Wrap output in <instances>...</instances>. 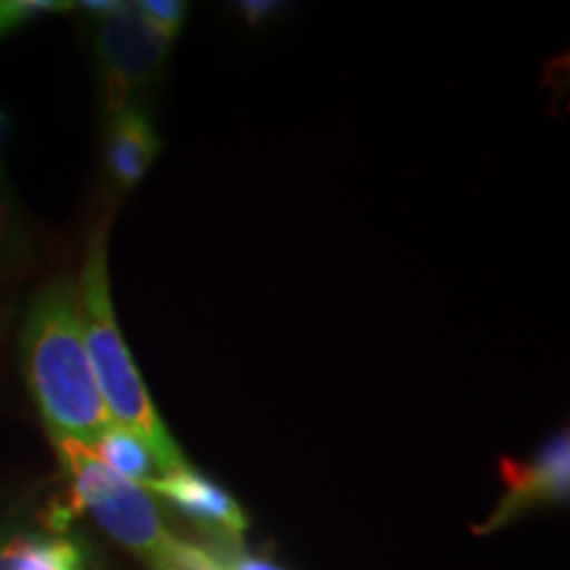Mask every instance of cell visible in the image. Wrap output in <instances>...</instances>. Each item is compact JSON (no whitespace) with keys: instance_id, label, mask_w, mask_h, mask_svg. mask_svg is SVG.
<instances>
[{"instance_id":"obj_9","label":"cell","mask_w":570,"mask_h":570,"mask_svg":"<svg viewBox=\"0 0 570 570\" xmlns=\"http://www.w3.org/2000/svg\"><path fill=\"white\" fill-rule=\"evenodd\" d=\"M35 238L24 206L13 194L0 164V294L11 291L32 267Z\"/></svg>"},{"instance_id":"obj_7","label":"cell","mask_w":570,"mask_h":570,"mask_svg":"<svg viewBox=\"0 0 570 570\" xmlns=\"http://www.w3.org/2000/svg\"><path fill=\"white\" fill-rule=\"evenodd\" d=\"M159 154L161 138L148 106L135 101L122 111L106 117L104 167L114 196L122 198L138 188Z\"/></svg>"},{"instance_id":"obj_4","label":"cell","mask_w":570,"mask_h":570,"mask_svg":"<svg viewBox=\"0 0 570 570\" xmlns=\"http://www.w3.org/2000/svg\"><path fill=\"white\" fill-rule=\"evenodd\" d=\"M92 32L104 117H111L135 104L140 90L159 82L173 40L156 32L135 3H122L119 11L96 19Z\"/></svg>"},{"instance_id":"obj_1","label":"cell","mask_w":570,"mask_h":570,"mask_svg":"<svg viewBox=\"0 0 570 570\" xmlns=\"http://www.w3.org/2000/svg\"><path fill=\"white\" fill-rule=\"evenodd\" d=\"M21 373L53 444L90 446L111 425L82 336L75 277L40 285L24 309L19 333Z\"/></svg>"},{"instance_id":"obj_14","label":"cell","mask_w":570,"mask_h":570,"mask_svg":"<svg viewBox=\"0 0 570 570\" xmlns=\"http://www.w3.org/2000/svg\"><path fill=\"white\" fill-rule=\"evenodd\" d=\"M240 13H244V19L248 21V27H259L265 24V21L273 17L283 9L281 3H262V0H246V3L238 6Z\"/></svg>"},{"instance_id":"obj_6","label":"cell","mask_w":570,"mask_h":570,"mask_svg":"<svg viewBox=\"0 0 570 570\" xmlns=\"http://www.w3.org/2000/svg\"><path fill=\"white\" fill-rule=\"evenodd\" d=\"M148 494L161 497L164 502L173 504L183 518L196 523L204 533H209L214 544L240 547V539L248 529V518L244 508L235 502L230 491L217 487L212 479L185 465L175 473L161 475V479L142 483Z\"/></svg>"},{"instance_id":"obj_5","label":"cell","mask_w":570,"mask_h":570,"mask_svg":"<svg viewBox=\"0 0 570 570\" xmlns=\"http://www.w3.org/2000/svg\"><path fill=\"white\" fill-rule=\"evenodd\" d=\"M504 497L494 512L475 525V533H491L515 523L533 510L566 504L570 491V439L558 431L533 452L531 460H502Z\"/></svg>"},{"instance_id":"obj_11","label":"cell","mask_w":570,"mask_h":570,"mask_svg":"<svg viewBox=\"0 0 570 570\" xmlns=\"http://www.w3.org/2000/svg\"><path fill=\"white\" fill-rule=\"evenodd\" d=\"M69 11H75V3H63V0H0V42L24 30L32 21Z\"/></svg>"},{"instance_id":"obj_15","label":"cell","mask_w":570,"mask_h":570,"mask_svg":"<svg viewBox=\"0 0 570 570\" xmlns=\"http://www.w3.org/2000/svg\"><path fill=\"white\" fill-rule=\"evenodd\" d=\"M77 9L88 13L92 19H104L109 17V13L122 9V3H119V0H85V3H75V11Z\"/></svg>"},{"instance_id":"obj_3","label":"cell","mask_w":570,"mask_h":570,"mask_svg":"<svg viewBox=\"0 0 570 570\" xmlns=\"http://www.w3.org/2000/svg\"><path fill=\"white\" fill-rule=\"evenodd\" d=\"M56 452L69 481V515L88 510L117 544L151 570H185L188 541L169 531L146 489L111 473L80 441H59Z\"/></svg>"},{"instance_id":"obj_13","label":"cell","mask_w":570,"mask_h":570,"mask_svg":"<svg viewBox=\"0 0 570 570\" xmlns=\"http://www.w3.org/2000/svg\"><path fill=\"white\" fill-rule=\"evenodd\" d=\"M212 550V570H285L265 558L248 554L244 547L214 544Z\"/></svg>"},{"instance_id":"obj_10","label":"cell","mask_w":570,"mask_h":570,"mask_svg":"<svg viewBox=\"0 0 570 570\" xmlns=\"http://www.w3.org/2000/svg\"><path fill=\"white\" fill-rule=\"evenodd\" d=\"M90 452L104 462L111 473L130 483H142L161 479V470L156 465L154 454L142 444L138 436L119 425H109L106 431L90 444Z\"/></svg>"},{"instance_id":"obj_17","label":"cell","mask_w":570,"mask_h":570,"mask_svg":"<svg viewBox=\"0 0 570 570\" xmlns=\"http://www.w3.org/2000/svg\"><path fill=\"white\" fill-rule=\"evenodd\" d=\"M6 130H9V119H6V114L0 111V142H3V138H6ZM3 164V161H0Z\"/></svg>"},{"instance_id":"obj_8","label":"cell","mask_w":570,"mask_h":570,"mask_svg":"<svg viewBox=\"0 0 570 570\" xmlns=\"http://www.w3.org/2000/svg\"><path fill=\"white\" fill-rule=\"evenodd\" d=\"M0 570H98L90 547L67 529H0Z\"/></svg>"},{"instance_id":"obj_2","label":"cell","mask_w":570,"mask_h":570,"mask_svg":"<svg viewBox=\"0 0 570 570\" xmlns=\"http://www.w3.org/2000/svg\"><path fill=\"white\" fill-rule=\"evenodd\" d=\"M77 291H80L85 346H88L92 375H96L109 420L148 446L161 475L185 468L188 460L183 458L173 433L156 412L146 381L132 362L122 327L117 323V312H114L109 281V214L98 219L88 235Z\"/></svg>"},{"instance_id":"obj_16","label":"cell","mask_w":570,"mask_h":570,"mask_svg":"<svg viewBox=\"0 0 570 570\" xmlns=\"http://www.w3.org/2000/svg\"><path fill=\"white\" fill-rule=\"evenodd\" d=\"M6 296L0 294V341H3V331H6Z\"/></svg>"},{"instance_id":"obj_12","label":"cell","mask_w":570,"mask_h":570,"mask_svg":"<svg viewBox=\"0 0 570 570\" xmlns=\"http://www.w3.org/2000/svg\"><path fill=\"white\" fill-rule=\"evenodd\" d=\"M135 9L167 40H175L183 32L185 17H188V3H180V0H140Z\"/></svg>"}]
</instances>
